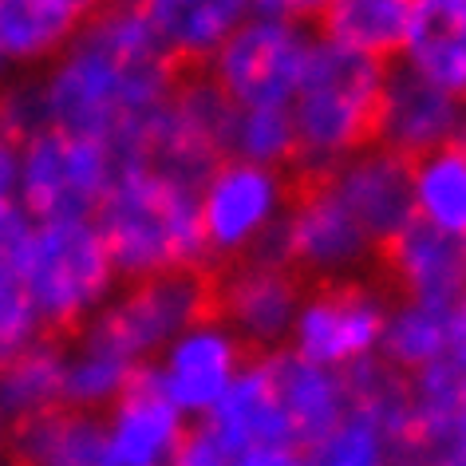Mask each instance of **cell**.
I'll return each instance as SVG.
<instances>
[{
	"mask_svg": "<svg viewBox=\"0 0 466 466\" xmlns=\"http://www.w3.org/2000/svg\"><path fill=\"white\" fill-rule=\"evenodd\" d=\"M182 67L162 52L143 5L99 0L76 40L32 72L40 119L96 135L119 155L135 127L174 91Z\"/></svg>",
	"mask_w": 466,
	"mask_h": 466,
	"instance_id": "obj_1",
	"label": "cell"
},
{
	"mask_svg": "<svg viewBox=\"0 0 466 466\" xmlns=\"http://www.w3.org/2000/svg\"><path fill=\"white\" fill-rule=\"evenodd\" d=\"M96 226L123 281L174 269H206L198 186L143 158H119L107 194L96 206Z\"/></svg>",
	"mask_w": 466,
	"mask_h": 466,
	"instance_id": "obj_2",
	"label": "cell"
},
{
	"mask_svg": "<svg viewBox=\"0 0 466 466\" xmlns=\"http://www.w3.org/2000/svg\"><path fill=\"white\" fill-rule=\"evenodd\" d=\"M383 79H388L383 60L348 52L340 44L317 36L305 76L289 99V115H293L297 131L293 170L300 178L329 174L340 158L376 143Z\"/></svg>",
	"mask_w": 466,
	"mask_h": 466,
	"instance_id": "obj_3",
	"label": "cell"
},
{
	"mask_svg": "<svg viewBox=\"0 0 466 466\" xmlns=\"http://www.w3.org/2000/svg\"><path fill=\"white\" fill-rule=\"evenodd\" d=\"M13 273L36 309L40 329L52 336L84 329L123 281L91 214L32 218L13 258Z\"/></svg>",
	"mask_w": 466,
	"mask_h": 466,
	"instance_id": "obj_4",
	"label": "cell"
},
{
	"mask_svg": "<svg viewBox=\"0 0 466 466\" xmlns=\"http://www.w3.org/2000/svg\"><path fill=\"white\" fill-rule=\"evenodd\" d=\"M182 466H293L305 462L300 439L273 388L269 360L249 356L229 391L202 419H190L178 447Z\"/></svg>",
	"mask_w": 466,
	"mask_h": 466,
	"instance_id": "obj_5",
	"label": "cell"
},
{
	"mask_svg": "<svg viewBox=\"0 0 466 466\" xmlns=\"http://www.w3.org/2000/svg\"><path fill=\"white\" fill-rule=\"evenodd\" d=\"M293 186L297 178L285 167L221 155L198 182V226L209 269L273 249Z\"/></svg>",
	"mask_w": 466,
	"mask_h": 466,
	"instance_id": "obj_6",
	"label": "cell"
},
{
	"mask_svg": "<svg viewBox=\"0 0 466 466\" xmlns=\"http://www.w3.org/2000/svg\"><path fill=\"white\" fill-rule=\"evenodd\" d=\"M115 170H119V155L111 143L40 123L20 135L16 202L28 209V218L96 214Z\"/></svg>",
	"mask_w": 466,
	"mask_h": 466,
	"instance_id": "obj_7",
	"label": "cell"
},
{
	"mask_svg": "<svg viewBox=\"0 0 466 466\" xmlns=\"http://www.w3.org/2000/svg\"><path fill=\"white\" fill-rule=\"evenodd\" d=\"M233 103L206 72H182L178 84L127 138L119 158H143L198 186L226 155V127Z\"/></svg>",
	"mask_w": 466,
	"mask_h": 466,
	"instance_id": "obj_8",
	"label": "cell"
},
{
	"mask_svg": "<svg viewBox=\"0 0 466 466\" xmlns=\"http://www.w3.org/2000/svg\"><path fill=\"white\" fill-rule=\"evenodd\" d=\"M273 249L305 277V281H336L356 277L376 265V238L360 226L356 214L340 202L324 174L300 178L277 226Z\"/></svg>",
	"mask_w": 466,
	"mask_h": 466,
	"instance_id": "obj_9",
	"label": "cell"
},
{
	"mask_svg": "<svg viewBox=\"0 0 466 466\" xmlns=\"http://www.w3.org/2000/svg\"><path fill=\"white\" fill-rule=\"evenodd\" d=\"M391 297L383 281L368 273L336 277V281H312L300 297L289 344L297 356L324 368H352L360 360L380 352V332L388 320Z\"/></svg>",
	"mask_w": 466,
	"mask_h": 466,
	"instance_id": "obj_10",
	"label": "cell"
},
{
	"mask_svg": "<svg viewBox=\"0 0 466 466\" xmlns=\"http://www.w3.org/2000/svg\"><path fill=\"white\" fill-rule=\"evenodd\" d=\"M309 25L269 13H249L202 72L229 103H289L312 56Z\"/></svg>",
	"mask_w": 466,
	"mask_h": 466,
	"instance_id": "obj_11",
	"label": "cell"
},
{
	"mask_svg": "<svg viewBox=\"0 0 466 466\" xmlns=\"http://www.w3.org/2000/svg\"><path fill=\"white\" fill-rule=\"evenodd\" d=\"M209 309V273L206 269H174L119 281L96 317L87 320L135 364H150L178 329Z\"/></svg>",
	"mask_w": 466,
	"mask_h": 466,
	"instance_id": "obj_12",
	"label": "cell"
},
{
	"mask_svg": "<svg viewBox=\"0 0 466 466\" xmlns=\"http://www.w3.org/2000/svg\"><path fill=\"white\" fill-rule=\"evenodd\" d=\"M305 289L309 281L281 253L258 249L209 269V309L241 336L253 356H261L289 344Z\"/></svg>",
	"mask_w": 466,
	"mask_h": 466,
	"instance_id": "obj_13",
	"label": "cell"
},
{
	"mask_svg": "<svg viewBox=\"0 0 466 466\" xmlns=\"http://www.w3.org/2000/svg\"><path fill=\"white\" fill-rule=\"evenodd\" d=\"M249 356L253 352L241 344V336L214 309H206L170 336L167 348L147 364V376L167 391V400L186 419H202L229 391Z\"/></svg>",
	"mask_w": 466,
	"mask_h": 466,
	"instance_id": "obj_14",
	"label": "cell"
},
{
	"mask_svg": "<svg viewBox=\"0 0 466 466\" xmlns=\"http://www.w3.org/2000/svg\"><path fill=\"white\" fill-rule=\"evenodd\" d=\"M103 466H170L178 462L186 419L147 368L103 407Z\"/></svg>",
	"mask_w": 466,
	"mask_h": 466,
	"instance_id": "obj_15",
	"label": "cell"
},
{
	"mask_svg": "<svg viewBox=\"0 0 466 466\" xmlns=\"http://www.w3.org/2000/svg\"><path fill=\"white\" fill-rule=\"evenodd\" d=\"M466 103L451 91L431 84L415 67H388L380 96V119H376V143L400 150L407 158H419L442 143H454L462 131Z\"/></svg>",
	"mask_w": 466,
	"mask_h": 466,
	"instance_id": "obj_16",
	"label": "cell"
},
{
	"mask_svg": "<svg viewBox=\"0 0 466 466\" xmlns=\"http://www.w3.org/2000/svg\"><path fill=\"white\" fill-rule=\"evenodd\" d=\"M324 178L340 194V202L356 214L360 226L376 238V246H383L391 233H400L415 218L411 158L383 143L360 147L356 155L336 162Z\"/></svg>",
	"mask_w": 466,
	"mask_h": 466,
	"instance_id": "obj_17",
	"label": "cell"
},
{
	"mask_svg": "<svg viewBox=\"0 0 466 466\" xmlns=\"http://www.w3.org/2000/svg\"><path fill=\"white\" fill-rule=\"evenodd\" d=\"M376 261L383 269V285L400 297L451 305L466 289V238L442 233L419 218L383 241Z\"/></svg>",
	"mask_w": 466,
	"mask_h": 466,
	"instance_id": "obj_18",
	"label": "cell"
},
{
	"mask_svg": "<svg viewBox=\"0 0 466 466\" xmlns=\"http://www.w3.org/2000/svg\"><path fill=\"white\" fill-rule=\"evenodd\" d=\"M411 462L466 466V371L447 356L411 376Z\"/></svg>",
	"mask_w": 466,
	"mask_h": 466,
	"instance_id": "obj_19",
	"label": "cell"
},
{
	"mask_svg": "<svg viewBox=\"0 0 466 466\" xmlns=\"http://www.w3.org/2000/svg\"><path fill=\"white\" fill-rule=\"evenodd\" d=\"M143 13L162 52L182 72H202L229 32L253 13V0H147Z\"/></svg>",
	"mask_w": 466,
	"mask_h": 466,
	"instance_id": "obj_20",
	"label": "cell"
},
{
	"mask_svg": "<svg viewBox=\"0 0 466 466\" xmlns=\"http://www.w3.org/2000/svg\"><path fill=\"white\" fill-rule=\"evenodd\" d=\"M261 356L269 360L273 388L281 395V407L300 439V451L309 454L336 427V419L348 411L344 371L312 364V360L297 356L293 348H277V352H261Z\"/></svg>",
	"mask_w": 466,
	"mask_h": 466,
	"instance_id": "obj_21",
	"label": "cell"
},
{
	"mask_svg": "<svg viewBox=\"0 0 466 466\" xmlns=\"http://www.w3.org/2000/svg\"><path fill=\"white\" fill-rule=\"evenodd\" d=\"M8 459L25 466H103V415L52 403L8 431Z\"/></svg>",
	"mask_w": 466,
	"mask_h": 466,
	"instance_id": "obj_22",
	"label": "cell"
},
{
	"mask_svg": "<svg viewBox=\"0 0 466 466\" xmlns=\"http://www.w3.org/2000/svg\"><path fill=\"white\" fill-rule=\"evenodd\" d=\"M400 60L466 103V0H415Z\"/></svg>",
	"mask_w": 466,
	"mask_h": 466,
	"instance_id": "obj_23",
	"label": "cell"
},
{
	"mask_svg": "<svg viewBox=\"0 0 466 466\" xmlns=\"http://www.w3.org/2000/svg\"><path fill=\"white\" fill-rule=\"evenodd\" d=\"M91 13L79 0H0V52L13 72L52 64Z\"/></svg>",
	"mask_w": 466,
	"mask_h": 466,
	"instance_id": "obj_24",
	"label": "cell"
},
{
	"mask_svg": "<svg viewBox=\"0 0 466 466\" xmlns=\"http://www.w3.org/2000/svg\"><path fill=\"white\" fill-rule=\"evenodd\" d=\"M415 0H324L317 36L371 60H400Z\"/></svg>",
	"mask_w": 466,
	"mask_h": 466,
	"instance_id": "obj_25",
	"label": "cell"
},
{
	"mask_svg": "<svg viewBox=\"0 0 466 466\" xmlns=\"http://www.w3.org/2000/svg\"><path fill=\"white\" fill-rule=\"evenodd\" d=\"M348 411L371 419L395 447V462H411V376L383 356H368L344 368Z\"/></svg>",
	"mask_w": 466,
	"mask_h": 466,
	"instance_id": "obj_26",
	"label": "cell"
},
{
	"mask_svg": "<svg viewBox=\"0 0 466 466\" xmlns=\"http://www.w3.org/2000/svg\"><path fill=\"white\" fill-rule=\"evenodd\" d=\"M52 403H64V336L40 332L0 356V415L20 423Z\"/></svg>",
	"mask_w": 466,
	"mask_h": 466,
	"instance_id": "obj_27",
	"label": "cell"
},
{
	"mask_svg": "<svg viewBox=\"0 0 466 466\" xmlns=\"http://www.w3.org/2000/svg\"><path fill=\"white\" fill-rule=\"evenodd\" d=\"M147 364H135L87 324L64 336V403L103 411Z\"/></svg>",
	"mask_w": 466,
	"mask_h": 466,
	"instance_id": "obj_28",
	"label": "cell"
},
{
	"mask_svg": "<svg viewBox=\"0 0 466 466\" xmlns=\"http://www.w3.org/2000/svg\"><path fill=\"white\" fill-rule=\"evenodd\" d=\"M411 206L419 221L466 238V147L459 138L411 158Z\"/></svg>",
	"mask_w": 466,
	"mask_h": 466,
	"instance_id": "obj_29",
	"label": "cell"
},
{
	"mask_svg": "<svg viewBox=\"0 0 466 466\" xmlns=\"http://www.w3.org/2000/svg\"><path fill=\"white\" fill-rule=\"evenodd\" d=\"M376 356H383L391 368L407 371V376L442 360L447 356V305H431V300L415 297L391 300Z\"/></svg>",
	"mask_w": 466,
	"mask_h": 466,
	"instance_id": "obj_30",
	"label": "cell"
},
{
	"mask_svg": "<svg viewBox=\"0 0 466 466\" xmlns=\"http://www.w3.org/2000/svg\"><path fill=\"white\" fill-rule=\"evenodd\" d=\"M226 155L293 170L297 131L289 103H233L226 127Z\"/></svg>",
	"mask_w": 466,
	"mask_h": 466,
	"instance_id": "obj_31",
	"label": "cell"
},
{
	"mask_svg": "<svg viewBox=\"0 0 466 466\" xmlns=\"http://www.w3.org/2000/svg\"><path fill=\"white\" fill-rule=\"evenodd\" d=\"M305 462H317V466H383V462H395V447L371 419H364L360 411H344L329 435L305 454Z\"/></svg>",
	"mask_w": 466,
	"mask_h": 466,
	"instance_id": "obj_32",
	"label": "cell"
},
{
	"mask_svg": "<svg viewBox=\"0 0 466 466\" xmlns=\"http://www.w3.org/2000/svg\"><path fill=\"white\" fill-rule=\"evenodd\" d=\"M44 329L36 320V309L28 305L25 289H20L13 269H0V356L16 352L20 344L36 340Z\"/></svg>",
	"mask_w": 466,
	"mask_h": 466,
	"instance_id": "obj_33",
	"label": "cell"
},
{
	"mask_svg": "<svg viewBox=\"0 0 466 466\" xmlns=\"http://www.w3.org/2000/svg\"><path fill=\"white\" fill-rule=\"evenodd\" d=\"M32 226L28 209L13 198H0V269H13V258L20 249V241H25V233Z\"/></svg>",
	"mask_w": 466,
	"mask_h": 466,
	"instance_id": "obj_34",
	"label": "cell"
},
{
	"mask_svg": "<svg viewBox=\"0 0 466 466\" xmlns=\"http://www.w3.org/2000/svg\"><path fill=\"white\" fill-rule=\"evenodd\" d=\"M447 360L466 371V289L447 305Z\"/></svg>",
	"mask_w": 466,
	"mask_h": 466,
	"instance_id": "obj_35",
	"label": "cell"
},
{
	"mask_svg": "<svg viewBox=\"0 0 466 466\" xmlns=\"http://www.w3.org/2000/svg\"><path fill=\"white\" fill-rule=\"evenodd\" d=\"M320 8H324V0H253V13L300 20V25H317Z\"/></svg>",
	"mask_w": 466,
	"mask_h": 466,
	"instance_id": "obj_36",
	"label": "cell"
},
{
	"mask_svg": "<svg viewBox=\"0 0 466 466\" xmlns=\"http://www.w3.org/2000/svg\"><path fill=\"white\" fill-rule=\"evenodd\" d=\"M16 162H20V135L0 127V198L16 194Z\"/></svg>",
	"mask_w": 466,
	"mask_h": 466,
	"instance_id": "obj_37",
	"label": "cell"
},
{
	"mask_svg": "<svg viewBox=\"0 0 466 466\" xmlns=\"http://www.w3.org/2000/svg\"><path fill=\"white\" fill-rule=\"evenodd\" d=\"M8 431H13V423H8V419L0 415V462L8 459Z\"/></svg>",
	"mask_w": 466,
	"mask_h": 466,
	"instance_id": "obj_38",
	"label": "cell"
},
{
	"mask_svg": "<svg viewBox=\"0 0 466 466\" xmlns=\"http://www.w3.org/2000/svg\"><path fill=\"white\" fill-rule=\"evenodd\" d=\"M13 76V67H8V60H5V52H0V84H5V79Z\"/></svg>",
	"mask_w": 466,
	"mask_h": 466,
	"instance_id": "obj_39",
	"label": "cell"
},
{
	"mask_svg": "<svg viewBox=\"0 0 466 466\" xmlns=\"http://www.w3.org/2000/svg\"><path fill=\"white\" fill-rule=\"evenodd\" d=\"M459 143L466 147V115H462V131H459Z\"/></svg>",
	"mask_w": 466,
	"mask_h": 466,
	"instance_id": "obj_40",
	"label": "cell"
},
{
	"mask_svg": "<svg viewBox=\"0 0 466 466\" xmlns=\"http://www.w3.org/2000/svg\"><path fill=\"white\" fill-rule=\"evenodd\" d=\"M115 5H147V0H115Z\"/></svg>",
	"mask_w": 466,
	"mask_h": 466,
	"instance_id": "obj_41",
	"label": "cell"
},
{
	"mask_svg": "<svg viewBox=\"0 0 466 466\" xmlns=\"http://www.w3.org/2000/svg\"><path fill=\"white\" fill-rule=\"evenodd\" d=\"M79 5H87V8H96V5H99V0H79Z\"/></svg>",
	"mask_w": 466,
	"mask_h": 466,
	"instance_id": "obj_42",
	"label": "cell"
}]
</instances>
